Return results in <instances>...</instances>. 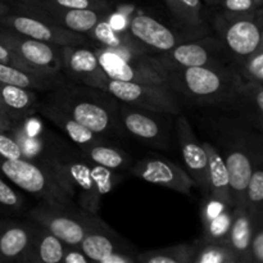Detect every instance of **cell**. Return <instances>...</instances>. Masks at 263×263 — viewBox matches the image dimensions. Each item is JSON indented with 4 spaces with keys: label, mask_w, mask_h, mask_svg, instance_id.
<instances>
[{
    "label": "cell",
    "mask_w": 263,
    "mask_h": 263,
    "mask_svg": "<svg viewBox=\"0 0 263 263\" xmlns=\"http://www.w3.org/2000/svg\"><path fill=\"white\" fill-rule=\"evenodd\" d=\"M61 69L72 84L105 89L109 81V77L100 66L92 44L62 46Z\"/></svg>",
    "instance_id": "cell-11"
},
{
    "label": "cell",
    "mask_w": 263,
    "mask_h": 263,
    "mask_svg": "<svg viewBox=\"0 0 263 263\" xmlns=\"http://www.w3.org/2000/svg\"><path fill=\"white\" fill-rule=\"evenodd\" d=\"M199 244L200 240H197L141 252L136 253V261L138 263H192Z\"/></svg>",
    "instance_id": "cell-30"
},
{
    "label": "cell",
    "mask_w": 263,
    "mask_h": 263,
    "mask_svg": "<svg viewBox=\"0 0 263 263\" xmlns=\"http://www.w3.org/2000/svg\"><path fill=\"white\" fill-rule=\"evenodd\" d=\"M263 217L254 221L253 234L249 247L252 263H263Z\"/></svg>",
    "instance_id": "cell-39"
},
{
    "label": "cell",
    "mask_w": 263,
    "mask_h": 263,
    "mask_svg": "<svg viewBox=\"0 0 263 263\" xmlns=\"http://www.w3.org/2000/svg\"><path fill=\"white\" fill-rule=\"evenodd\" d=\"M105 90L120 102L127 103L134 107L174 116L181 113V103L176 91L167 85L138 84L109 79Z\"/></svg>",
    "instance_id": "cell-8"
},
{
    "label": "cell",
    "mask_w": 263,
    "mask_h": 263,
    "mask_svg": "<svg viewBox=\"0 0 263 263\" xmlns=\"http://www.w3.org/2000/svg\"><path fill=\"white\" fill-rule=\"evenodd\" d=\"M204 2L207 3L208 5H211V7H216V5H218L220 0H204Z\"/></svg>",
    "instance_id": "cell-46"
},
{
    "label": "cell",
    "mask_w": 263,
    "mask_h": 263,
    "mask_svg": "<svg viewBox=\"0 0 263 263\" xmlns=\"http://www.w3.org/2000/svg\"><path fill=\"white\" fill-rule=\"evenodd\" d=\"M9 134L20 145L23 159L50 171L49 162L63 138L49 130L41 117L36 116V113L27 116L14 123Z\"/></svg>",
    "instance_id": "cell-10"
},
{
    "label": "cell",
    "mask_w": 263,
    "mask_h": 263,
    "mask_svg": "<svg viewBox=\"0 0 263 263\" xmlns=\"http://www.w3.org/2000/svg\"><path fill=\"white\" fill-rule=\"evenodd\" d=\"M43 102L107 139L126 134L120 120V100L105 89L80 84L62 85L49 90Z\"/></svg>",
    "instance_id": "cell-1"
},
{
    "label": "cell",
    "mask_w": 263,
    "mask_h": 263,
    "mask_svg": "<svg viewBox=\"0 0 263 263\" xmlns=\"http://www.w3.org/2000/svg\"><path fill=\"white\" fill-rule=\"evenodd\" d=\"M0 172L20 189L41 202L64 208H79L67 194L53 172L26 159H8L0 156Z\"/></svg>",
    "instance_id": "cell-3"
},
{
    "label": "cell",
    "mask_w": 263,
    "mask_h": 263,
    "mask_svg": "<svg viewBox=\"0 0 263 263\" xmlns=\"http://www.w3.org/2000/svg\"><path fill=\"white\" fill-rule=\"evenodd\" d=\"M126 31L148 53H162L186 40L177 36L171 28L145 13H135L128 17L126 21Z\"/></svg>",
    "instance_id": "cell-17"
},
{
    "label": "cell",
    "mask_w": 263,
    "mask_h": 263,
    "mask_svg": "<svg viewBox=\"0 0 263 263\" xmlns=\"http://www.w3.org/2000/svg\"><path fill=\"white\" fill-rule=\"evenodd\" d=\"M215 30L226 53L241 63L262 45V10L248 14H231L222 12L216 15Z\"/></svg>",
    "instance_id": "cell-5"
},
{
    "label": "cell",
    "mask_w": 263,
    "mask_h": 263,
    "mask_svg": "<svg viewBox=\"0 0 263 263\" xmlns=\"http://www.w3.org/2000/svg\"><path fill=\"white\" fill-rule=\"evenodd\" d=\"M10 8L81 35H89L92 28L100 21L105 20L110 12V10L67 9L50 4L46 0H25L12 5Z\"/></svg>",
    "instance_id": "cell-9"
},
{
    "label": "cell",
    "mask_w": 263,
    "mask_h": 263,
    "mask_svg": "<svg viewBox=\"0 0 263 263\" xmlns=\"http://www.w3.org/2000/svg\"><path fill=\"white\" fill-rule=\"evenodd\" d=\"M79 151L89 161L113 170L116 172L120 170L128 168L131 166V157L122 149L109 144L108 140L80 146Z\"/></svg>",
    "instance_id": "cell-29"
},
{
    "label": "cell",
    "mask_w": 263,
    "mask_h": 263,
    "mask_svg": "<svg viewBox=\"0 0 263 263\" xmlns=\"http://www.w3.org/2000/svg\"><path fill=\"white\" fill-rule=\"evenodd\" d=\"M0 63H4L8 64V66H13V67H17V68L23 69V71H27V72H32V73L36 74H45V76H58V74H48V73H44L43 71H40L39 68L36 67L31 66L30 63H27L26 61H23L22 58H20L18 55H15L12 50L4 46L3 44H0Z\"/></svg>",
    "instance_id": "cell-37"
},
{
    "label": "cell",
    "mask_w": 263,
    "mask_h": 263,
    "mask_svg": "<svg viewBox=\"0 0 263 263\" xmlns=\"http://www.w3.org/2000/svg\"><path fill=\"white\" fill-rule=\"evenodd\" d=\"M218 5L222 12L231 14H248L261 10V7L254 0H220Z\"/></svg>",
    "instance_id": "cell-38"
},
{
    "label": "cell",
    "mask_w": 263,
    "mask_h": 263,
    "mask_svg": "<svg viewBox=\"0 0 263 263\" xmlns=\"http://www.w3.org/2000/svg\"><path fill=\"white\" fill-rule=\"evenodd\" d=\"M175 131H176L180 152L184 159L185 171L192 177L194 184L205 195H208L207 156L202 141L197 138L186 116L181 113L177 115L175 120Z\"/></svg>",
    "instance_id": "cell-16"
},
{
    "label": "cell",
    "mask_w": 263,
    "mask_h": 263,
    "mask_svg": "<svg viewBox=\"0 0 263 263\" xmlns=\"http://www.w3.org/2000/svg\"><path fill=\"white\" fill-rule=\"evenodd\" d=\"M64 248L66 244L61 239L33 222L30 244L21 262L59 263L63 257Z\"/></svg>",
    "instance_id": "cell-23"
},
{
    "label": "cell",
    "mask_w": 263,
    "mask_h": 263,
    "mask_svg": "<svg viewBox=\"0 0 263 263\" xmlns=\"http://www.w3.org/2000/svg\"><path fill=\"white\" fill-rule=\"evenodd\" d=\"M205 200L200 211L203 235L200 241L203 243L225 244L234 217V207L205 195Z\"/></svg>",
    "instance_id": "cell-19"
},
{
    "label": "cell",
    "mask_w": 263,
    "mask_h": 263,
    "mask_svg": "<svg viewBox=\"0 0 263 263\" xmlns=\"http://www.w3.org/2000/svg\"><path fill=\"white\" fill-rule=\"evenodd\" d=\"M46 2L67 9L110 10L109 0H46Z\"/></svg>",
    "instance_id": "cell-36"
},
{
    "label": "cell",
    "mask_w": 263,
    "mask_h": 263,
    "mask_svg": "<svg viewBox=\"0 0 263 263\" xmlns=\"http://www.w3.org/2000/svg\"><path fill=\"white\" fill-rule=\"evenodd\" d=\"M254 2H256L257 4L259 5V7H262V2H263V0H254Z\"/></svg>",
    "instance_id": "cell-47"
},
{
    "label": "cell",
    "mask_w": 263,
    "mask_h": 263,
    "mask_svg": "<svg viewBox=\"0 0 263 263\" xmlns=\"http://www.w3.org/2000/svg\"><path fill=\"white\" fill-rule=\"evenodd\" d=\"M223 50L220 41L210 40H185L176 44L170 50L157 53L154 57L157 62L167 71L189 68V67L208 66L222 63L218 58Z\"/></svg>",
    "instance_id": "cell-14"
},
{
    "label": "cell",
    "mask_w": 263,
    "mask_h": 263,
    "mask_svg": "<svg viewBox=\"0 0 263 263\" xmlns=\"http://www.w3.org/2000/svg\"><path fill=\"white\" fill-rule=\"evenodd\" d=\"M36 113L41 116V117L46 118V120L50 121L51 123L57 126V127L61 128L67 136H68L69 140L74 144L76 146H85L90 145V144L100 143V141L108 140L104 136H100L98 134L92 133L91 130L86 128L85 126H82L81 123H79L77 121H74L73 118L69 117L67 113L62 112L58 108L53 107V105L48 104V103L40 100L36 107Z\"/></svg>",
    "instance_id": "cell-21"
},
{
    "label": "cell",
    "mask_w": 263,
    "mask_h": 263,
    "mask_svg": "<svg viewBox=\"0 0 263 263\" xmlns=\"http://www.w3.org/2000/svg\"><path fill=\"white\" fill-rule=\"evenodd\" d=\"M80 248L90 258L91 262H100L104 257L115 252H128L135 253L123 239L113 231L102 218L95 216L86 235L82 239Z\"/></svg>",
    "instance_id": "cell-18"
},
{
    "label": "cell",
    "mask_w": 263,
    "mask_h": 263,
    "mask_svg": "<svg viewBox=\"0 0 263 263\" xmlns=\"http://www.w3.org/2000/svg\"><path fill=\"white\" fill-rule=\"evenodd\" d=\"M172 117L174 115L170 113L144 109L120 102V120L125 133L163 151L172 148Z\"/></svg>",
    "instance_id": "cell-7"
},
{
    "label": "cell",
    "mask_w": 263,
    "mask_h": 263,
    "mask_svg": "<svg viewBox=\"0 0 263 263\" xmlns=\"http://www.w3.org/2000/svg\"><path fill=\"white\" fill-rule=\"evenodd\" d=\"M0 205L14 213H21L26 207L22 194L10 187L3 179H0Z\"/></svg>",
    "instance_id": "cell-35"
},
{
    "label": "cell",
    "mask_w": 263,
    "mask_h": 263,
    "mask_svg": "<svg viewBox=\"0 0 263 263\" xmlns=\"http://www.w3.org/2000/svg\"><path fill=\"white\" fill-rule=\"evenodd\" d=\"M246 208L252 220L263 217V170L262 164L254 167L246 190Z\"/></svg>",
    "instance_id": "cell-31"
},
{
    "label": "cell",
    "mask_w": 263,
    "mask_h": 263,
    "mask_svg": "<svg viewBox=\"0 0 263 263\" xmlns=\"http://www.w3.org/2000/svg\"><path fill=\"white\" fill-rule=\"evenodd\" d=\"M170 72V86L190 102L235 109L236 90L240 82L234 68L223 63L189 67Z\"/></svg>",
    "instance_id": "cell-2"
},
{
    "label": "cell",
    "mask_w": 263,
    "mask_h": 263,
    "mask_svg": "<svg viewBox=\"0 0 263 263\" xmlns=\"http://www.w3.org/2000/svg\"><path fill=\"white\" fill-rule=\"evenodd\" d=\"M175 22L187 31V37L204 31L202 0H163Z\"/></svg>",
    "instance_id": "cell-28"
},
{
    "label": "cell",
    "mask_w": 263,
    "mask_h": 263,
    "mask_svg": "<svg viewBox=\"0 0 263 263\" xmlns=\"http://www.w3.org/2000/svg\"><path fill=\"white\" fill-rule=\"evenodd\" d=\"M32 221L0 220V257L4 262L22 261L32 235Z\"/></svg>",
    "instance_id": "cell-20"
},
{
    "label": "cell",
    "mask_w": 263,
    "mask_h": 263,
    "mask_svg": "<svg viewBox=\"0 0 263 263\" xmlns=\"http://www.w3.org/2000/svg\"><path fill=\"white\" fill-rule=\"evenodd\" d=\"M134 176L159 186L168 187L181 194L190 195L194 181L179 164L162 157H148L130 167Z\"/></svg>",
    "instance_id": "cell-15"
},
{
    "label": "cell",
    "mask_w": 263,
    "mask_h": 263,
    "mask_svg": "<svg viewBox=\"0 0 263 263\" xmlns=\"http://www.w3.org/2000/svg\"><path fill=\"white\" fill-rule=\"evenodd\" d=\"M235 109L253 127H263V84L241 80L236 90Z\"/></svg>",
    "instance_id": "cell-26"
},
{
    "label": "cell",
    "mask_w": 263,
    "mask_h": 263,
    "mask_svg": "<svg viewBox=\"0 0 263 263\" xmlns=\"http://www.w3.org/2000/svg\"><path fill=\"white\" fill-rule=\"evenodd\" d=\"M9 10H10L9 5L5 4V3H3V2H0V17H2V15H4V14H7Z\"/></svg>",
    "instance_id": "cell-44"
},
{
    "label": "cell",
    "mask_w": 263,
    "mask_h": 263,
    "mask_svg": "<svg viewBox=\"0 0 263 263\" xmlns=\"http://www.w3.org/2000/svg\"><path fill=\"white\" fill-rule=\"evenodd\" d=\"M90 168H91L92 180H94L98 195L103 199V197L112 192L113 187L120 182L121 177L113 170L100 166V164L94 163L91 161H90Z\"/></svg>",
    "instance_id": "cell-33"
},
{
    "label": "cell",
    "mask_w": 263,
    "mask_h": 263,
    "mask_svg": "<svg viewBox=\"0 0 263 263\" xmlns=\"http://www.w3.org/2000/svg\"><path fill=\"white\" fill-rule=\"evenodd\" d=\"M0 2L5 3V4H8L9 7H12V5L18 4V3H21V2H25V0H0Z\"/></svg>",
    "instance_id": "cell-45"
},
{
    "label": "cell",
    "mask_w": 263,
    "mask_h": 263,
    "mask_svg": "<svg viewBox=\"0 0 263 263\" xmlns=\"http://www.w3.org/2000/svg\"><path fill=\"white\" fill-rule=\"evenodd\" d=\"M39 102L35 90L0 82V104L13 123L36 113Z\"/></svg>",
    "instance_id": "cell-24"
},
{
    "label": "cell",
    "mask_w": 263,
    "mask_h": 263,
    "mask_svg": "<svg viewBox=\"0 0 263 263\" xmlns=\"http://www.w3.org/2000/svg\"><path fill=\"white\" fill-rule=\"evenodd\" d=\"M234 69L241 80L263 84V48L258 49L241 63L236 64V68Z\"/></svg>",
    "instance_id": "cell-34"
},
{
    "label": "cell",
    "mask_w": 263,
    "mask_h": 263,
    "mask_svg": "<svg viewBox=\"0 0 263 263\" xmlns=\"http://www.w3.org/2000/svg\"><path fill=\"white\" fill-rule=\"evenodd\" d=\"M14 123L10 120L9 116L5 113V110L3 108H0V131H10Z\"/></svg>",
    "instance_id": "cell-43"
},
{
    "label": "cell",
    "mask_w": 263,
    "mask_h": 263,
    "mask_svg": "<svg viewBox=\"0 0 263 263\" xmlns=\"http://www.w3.org/2000/svg\"><path fill=\"white\" fill-rule=\"evenodd\" d=\"M2 262H4V261H3V259H2V257H0V263H2Z\"/></svg>",
    "instance_id": "cell-48"
},
{
    "label": "cell",
    "mask_w": 263,
    "mask_h": 263,
    "mask_svg": "<svg viewBox=\"0 0 263 263\" xmlns=\"http://www.w3.org/2000/svg\"><path fill=\"white\" fill-rule=\"evenodd\" d=\"M203 148L207 156V179H208V195L233 205L230 189V177L223 157L221 156L217 146L210 141H202Z\"/></svg>",
    "instance_id": "cell-22"
},
{
    "label": "cell",
    "mask_w": 263,
    "mask_h": 263,
    "mask_svg": "<svg viewBox=\"0 0 263 263\" xmlns=\"http://www.w3.org/2000/svg\"><path fill=\"white\" fill-rule=\"evenodd\" d=\"M92 48L110 80L170 86V72L148 51H112L95 45Z\"/></svg>",
    "instance_id": "cell-4"
},
{
    "label": "cell",
    "mask_w": 263,
    "mask_h": 263,
    "mask_svg": "<svg viewBox=\"0 0 263 263\" xmlns=\"http://www.w3.org/2000/svg\"><path fill=\"white\" fill-rule=\"evenodd\" d=\"M61 262L63 263H89V257L82 252V249L79 246H66L64 248L63 257Z\"/></svg>",
    "instance_id": "cell-41"
},
{
    "label": "cell",
    "mask_w": 263,
    "mask_h": 263,
    "mask_svg": "<svg viewBox=\"0 0 263 263\" xmlns=\"http://www.w3.org/2000/svg\"><path fill=\"white\" fill-rule=\"evenodd\" d=\"M194 263H240L236 254L225 244L203 243L195 253Z\"/></svg>",
    "instance_id": "cell-32"
},
{
    "label": "cell",
    "mask_w": 263,
    "mask_h": 263,
    "mask_svg": "<svg viewBox=\"0 0 263 263\" xmlns=\"http://www.w3.org/2000/svg\"><path fill=\"white\" fill-rule=\"evenodd\" d=\"M0 82L35 90V91H49L62 85L72 84L64 74H58V76L36 74L4 63H0Z\"/></svg>",
    "instance_id": "cell-25"
},
{
    "label": "cell",
    "mask_w": 263,
    "mask_h": 263,
    "mask_svg": "<svg viewBox=\"0 0 263 263\" xmlns=\"http://www.w3.org/2000/svg\"><path fill=\"white\" fill-rule=\"evenodd\" d=\"M0 26L14 31L20 35L59 46L73 45V44H91L86 35L64 30L41 18L13 10L12 8L7 14L0 17Z\"/></svg>",
    "instance_id": "cell-12"
},
{
    "label": "cell",
    "mask_w": 263,
    "mask_h": 263,
    "mask_svg": "<svg viewBox=\"0 0 263 263\" xmlns=\"http://www.w3.org/2000/svg\"><path fill=\"white\" fill-rule=\"evenodd\" d=\"M97 215L80 208H64L40 202L27 212V218L61 239L66 246H80Z\"/></svg>",
    "instance_id": "cell-6"
},
{
    "label": "cell",
    "mask_w": 263,
    "mask_h": 263,
    "mask_svg": "<svg viewBox=\"0 0 263 263\" xmlns=\"http://www.w3.org/2000/svg\"><path fill=\"white\" fill-rule=\"evenodd\" d=\"M99 263H138V261H136V253L115 252V253L104 257Z\"/></svg>",
    "instance_id": "cell-42"
},
{
    "label": "cell",
    "mask_w": 263,
    "mask_h": 263,
    "mask_svg": "<svg viewBox=\"0 0 263 263\" xmlns=\"http://www.w3.org/2000/svg\"><path fill=\"white\" fill-rule=\"evenodd\" d=\"M0 108H3V107H2V104H0ZM5 113H7V112H5Z\"/></svg>",
    "instance_id": "cell-49"
},
{
    "label": "cell",
    "mask_w": 263,
    "mask_h": 263,
    "mask_svg": "<svg viewBox=\"0 0 263 263\" xmlns=\"http://www.w3.org/2000/svg\"><path fill=\"white\" fill-rule=\"evenodd\" d=\"M0 44L7 46L15 55L44 73L63 74L61 69L62 46L44 43L10 31L0 26Z\"/></svg>",
    "instance_id": "cell-13"
},
{
    "label": "cell",
    "mask_w": 263,
    "mask_h": 263,
    "mask_svg": "<svg viewBox=\"0 0 263 263\" xmlns=\"http://www.w3.org/2000/svg\"><path fill=\"white\" fill-rule=\"evenodd\" d=\"M254 221L244 207L234 208V217L229 230L225 246H228L240 263H252L249 247H251L252 234H253Z\"/></svg>",
    "instance_id": "cell-27"
},
{
    "label": "cell",
    "mask_w": 263,
    "mask_h": 263,
    "mask_svg": "<svg viewBox=\"0 0 263 263\" xmlns=\"http://www.w3.org/2000/svg\"><path fill=\"white\" fill-rule=\"evenodd\" d=\"M0 156L8 159H23L20 145L9 131H0Z\"/></svg>",
    "instance_id": "cell-40"
}]
</instances>
